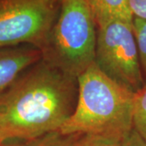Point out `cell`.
Returning a JSON list of instances; mask_svg holds the SVG:
<instances>
[{"label": "cell", "instance_id": "cell-2", "mask_svg": "<svg viewBox=\"0 0 146 146\" xmlns=\"http://www.w3.org/2000/svg\"><path fill=\"white\" fill-rule=\"evenodd\" d=\"M77 84L75 110L59 131L123 141L133 129L136 93L110 79L95 63L77 77Z\"/></svg>", "mask_w": 146, "mask_h": 146}, {"label": "cell", "instance_id": "cell-3", "mask_svg": "<svg viewBox=\"0 0 146 146\" xmlns=\"http://www.w3.org/2000/svg\"><path fill=\"white\" fill-rule=\"evenodd\" d=\"M97 34L89 0H62L42 59L77 79L94 63Z\"/></svg>", "mask_w": 146, "mask_h": 146}, {"label": "cell", "instance_id": "cell-6", "mask_svg": "<svg viewBox=\"0 0 146 146\" xmlns=\"http://www.w3.org/2000/svg\"><path fill=\"white\" fill-rule=\"evenodd\" d=\"M42 59L36 47H7L0 49V94L13 84L25 71Z\"/></svg>", "mask_w": 146, "mask_h": 146}, {"label": "cell", "instance_id": "cell-7", "mask_svg": "<svg viewBox=\"0 0 146 146\" xmlns=\"http://www.w3.org/2000/svg\"><path fill=\"white\" fill-rule=\"evenodd\" d=\"M97 25L102 26L111 21H122L132 25L133 16L128 0H89Z\"/></svg>", "mask_w": 146, "mask_h": 146}, {"label": "cell", "instance_id": "cell-10", "mask_svg": "<svg viewBox=\"0 0 146 146\" xmlns=\"http://www.w3.org/2000/svg\"><path fill=\"white\" fill-rule=\"evenodd\" d=\"M80 134L65 135L59 131L44 135L39 146H80Z\"/></svg>", "mask_w": 146, "mask_h": 146}, {"label": "cell", "instance_id": "cell-1", "mask_svg": "<svg viewBox=\"0 0 146 146\" xmlns=\"http://www.w3.org/2000/svg\"><path fill=\"white\" fill-rule=\"evenodd\" d=\"M77 96V79L41 59L0 94V142L59 131Z\"/></svg>", "mask_w": 146, "mask_h": 146}, {"label": "cell", "instance_id": "cell-14", "mask_svg": "<svg viewBox=\"0 0 146 146\" xmlns=\"http://www.w3.org/2000/svg\"><path fill=\"white\" fill-rule=\"evenodd\" d=\"M41 137L32 140H7L2 141L0 146H39L41 142Z\"/></svg>", "mask_w": 146, "mask_h": 146}, {"label": "cell", "instance_id": "cell-12", "mask_svg": "<svg viewBox=\"0 0 146 146\" xmlns=\"http://www.w3.org/2000/svg\"><path fill=\"white\" fill-rule=\"evenodd\" d=\"M128 6L133 18L146 21V0H128Z\"/></svg>", "mask_w": 146, "mask_h": 146}, {"label": "cell", "instance_id": "cell-13", "mask_svg": "<svg viewBox=\"0 0 146 146\" xmlns=\"http://www.w3.org/2000/svg\"><path fill=\"white\" fill-rule=\"evenodd\" d=\"M121 146H146V142L134 129L123 139Z\"/></svg>", "mask_w": 146, "mask_h": 146}, {"label": "cell", "instance_id": "cell-9", "mask_svg": "<svg viewBox=\"0 0 146 146\" xmlns=\"http://www.w3.org/2000/svg\"><path fill=\"white\" fill-rule=\"evenodd\" d=\"M132 29L136 37L141 72L146 84V21L134 17Z\"/></svg>", "mask_w": 146, "mask_h": 146}, {"label": "cell", "instance_id": "cell-5", "mask_svg": "<svg viewBox=\"0 0 146 146\" xmlns=\"http://www.w3.org/2000/svg\"><path fill=\"white\" fill-rule=\"evenodd\" d=\"M94 63L110 79L134 93L145 85L132 25L111 21L98 27Z\"/></svg>", "mask_w": 146, "mask_h": 146}, {"label": "cell", "instance_id": "cell-15", "mask_svg": "<svg viewBox=\"0 0 146 146\" xmlns=\"http://www.w3.org/2000/svg\"><path fill=\"white\" fill-rule=\"evenodd\" d=\"M0 143H1V142H0Z\"/></svg>", "mask_w": 146, "mask_h": 146}, {"label": "cell", "instance_id": "cell-8", "mask_svg": "<svg viewBox=\"0 0 146 146\" xmlns=\"http://www.w3.org/2000/svg\"><path fill=\"white\" fill-rule=\"evenodd\" d=\"M133 129L146 142V84L136 93L133 109Z\"/></svg>", "mask_w": 146, "mask_h": 146}, {"label": "cell", "instance_id": "cell-11", "mask_svg": "<svg viewBox=\"0 0 146 146\" xmlns=\"http://www.w3.org/2000/svg\"><path fill=\"white\" fill-rule=\"evenodd\" d=\"M119 140L111 137L93 135H81L80 146H121Z\"/></svg>", "mask_w": 146, "mask_h": 146}, {"label": "cell", "instance_id": "cell-4", "mask_svg": "<svg viewBox=\"0 0 146 146\" xmlns=\"http://www.w3.org/2000/svg\"><path fill=\"white\" fill-rule=\"evenodd\" d=\"M62 0H0V49L26 45L40 50Z\"/></svg>", "mask_w": 146, "mask_h": 146}]
</instances>
